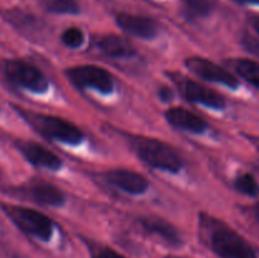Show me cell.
I'll return each mask as SVG.
<instances>
[{
    "mask_svg": "<svg viewBox=\"0 0 259 258\" xmlns=\"http://www.w3.org/2000/svg\"><path fill=\"white\" fill-rule=\"evenodd\" d=\"M95 258H125V257H123L121 254L116 253L115 250L106 248V249H103L100 253H98V255H96Z\"/></svg>",
    "mask_w": 259,
    "mask_h": 258,
    "instance_id": "44dd1931",
    "label": "cell"
},
{
    "mask_svg": "<svg viewBox=\"0 0 259 258\" xmlns=\"http://www.w3.org/2000/svg\"><path fill=\"white\" fill-rule=\"evenodd\" d=\"M254 28H255V30L258 32V34H259V18H258V19L254 20Z\"/></svg>",
    "mask_w": 259,
    "mask_h": 258,
    "instance_id": "d4e9b609",
    "label": "cell"
},
{
    "mask_svg": "<svg viewBox=\"0 0 259 258\" xmlns=\"http://www.w3.org/2000/svg\"><path fill=\"white\" fill-rule=\"evenodd\" d=\"M211 245L223 258H258L249 243L233 230H217L212 234Z\"/></svg>",
    "mask_w": 259,
    "mask_h": 258,
    "instance_id": "5b68a950",
    "label": "cell"
},
{
    "mask_svg": "<svg viewBox=\"0 0 259 258\" xmlns=\"http://www.w3.org/2000/svg\"><path fill=\"white\" fill-rule=\"evenodd\" d=\"M235 189L248 196H258L259 184L250 174H243L235 180Z\"/></svg>",
    "mask_w": 259,
    "mask_h": 258,
    "instance_id": "d6986e66",
    "label": "cell"
},
{
    "mask_svg": "<svg viewBox=\"0 0 259 258\" xmlns=\"http://www.w3.org/2000/svg\"><path fill=\"white\" fill-rule=\"evenodd\" d=\"M19 149L25 158L33 164L39 167H45V168L50 169H58L62 164L60 157L56 156L47 148H45L40 144L34 143V142H20Z\"/></svg>",
    "mask_w": 259,
    "mask_h": 258,
    "instance_id": "30bf717a",
    "label": "cell"
},
{
    "mask_svg": "<svg viewBox=\"0 0 259 258\" xmlns=\"http://www.w3.org/2000/svg\"><path fill=\"white\" fill-rule=\"evenodd\" d=\"M62 40L67 47H71V48L80 47V46L83 43L82 30L75 27L68 28V29H66L65 32H63Z\"/></svg>",
    "mask_w": 259,
    "mask_h": 258,
    "instance_id": "ffe728a7",
    "label": "cell"
},
{
    "mask_svg": "<svg viewBox=\"0 0 259 258\" xmlns=\"http://www.w3.org/2000/svg\"><path fill=\"white\" fill-rule=\"evenodd\" d=\"M30 195L37 202L50 206H60L65 202V195L51 184H38L30 189Z\"/></svg>",
    "mask_w": 259,
    "mask_h": 258,
    "instance_id": "9a60e30c",
    "label": "cell"
},
{
    "mask_svg": "<svg viewBox=\"0 0 259 258\" xmlns=\"http://www.w3.org/2000/svg\"><path fill=\"white\" fill-rule=\"evenodd\" d=\"M106 180L114 186L131 194H143L148 189V181L146 177L128 169H114L108 172Z\"/></svg>",
    "mask_w": 259,
    "mask_h": 258,
    "instance_id": "9c48e42d",
    "label": "cell"
},
{
    "mask_svg": "<svg viewBox=\"0 0 259 258\" xmlns=\"http://www.w3.org/2000/svg\"><path fill=\"white\" fill-rule=\"evenodd\" d=\"M253 211H254L255 218H257V219L259 220V202H258V204H255V206H254V209H253Z\"/></svg>",
    "mask_w": 259,
    "mask_h": 258,
    "instance_id": "cb8c5ba5",
    "label": "cell"
},
{
    "mask_svg": "<svg viewBox=\"0 0 259 258\" xmlns=\"http://www.w3.org/2000/svg\"><path fill=\"white\" fill-rule=\"evenodd\" d=\"M182 90H184V95L190 101L200 103L202 105L215 109H223L225 106V99L220 94L196 81L186 80L182 85Z\"/></svg>",
    "mask_w": 259,
    "mask_h": 258,
    "instance_id": "ba28073f",
    "label": "cell"
},
{
    "mask_svg": "<svg viewBox=\"0 0 259 258\" xmlns=\"http://www.w3.org/2000/svg\"><path fill=\"white\" fill-rule=\"evenodd\" d=\"M239 3H244V4H257L259 5V0H237Z\"/></svg>",
    "mask_w": 259,
    "mask_h": 258,
    "instance_id": "603a6c76",
    "label": "cell"
},
{
    "mask_svg": "<svg viewBox=\"0 0 259 258\" xmlns=\"http://www.w3.org/2000/svg\"><path fill=\"white\" fill-rule=\"evenodd\" d=\"M99 46L111 57H131L136 53L133 45L129 40L116 34H106L101 37Z\"/></svg>",
    "mask_w": 259,
    "mask_h": 258,
    "instance_id": "4fadbf2b",
    "label": "cell"
},
{
    "mask_svg": "<svg viewBox=\"0 0 259 258\" xmlns=\"http://www.w3.org/2000/svg\"><path fill=\"white\" fill-rule=\"evenodd\" d=\"M116 22L125 32L137 35V37L144 38V39L154 37L157 33V24L154 23V20L141 17V15L121 13L116 17Z\"/></svg>",
    "mask_w": 259,
    "mask_h": 258,
    "instance_id": "8fae6325",
    "label": "cell"
},
{
    "mask_svg": "<svg viewBox=\"0 0 259 258\" xmlns=\"http://www.w3.org/2000/svg\"><path fill=\"white\" fill-rule=\"evenodd\" d=\"M4 71L10 81L28 90L45 93L48 89L47 77L38 68L24 61H5Z\"/></svg>",
    "mask_w": 259,
    "mask_h": 258,
    "instance_id": "277c9868",
    "label": "cell"
},
{
    "mask_svg": "<svg viewBox=\"0 0 259 258\" xmlns=\"http://www.w3.org/2000/svg\"><path fill=\"white\" fill-rule=\"evenodd\" d=\"M186 65L190 70L194 71L196 75L204 77L205 80L215 81V82L223 83L232 89L238 88L239 85V81L235 78V76L209 60L201 57H191L186 61Z\"/></svg>",
    "mask_w": 259,
    "mask_h": 258,
    "instance_id": "52a82bcc",
    "label": "cell"
},
{
    "mask_svg": "<svg viewBox=\"0 0 259 258\" xmlns=\"http://www.w3.org/2000/svg\"><path fill=\"white\" fill-rule=\"evenodd\" d=\"M67 76L80 88H93L101 93H110L113 90L114 82L111 75L98 66H76L67 71Z\"/></svg>",
    "mask_w": 259,
    "mask_h": 258,
    "instance_id": "8992f818",
    "label": "cell"
},
{
    "mask_svg": "<svg viewBox=\"0 0 259 258\" xmlns=\"http://www.w3.org/2000/svg\"><path fill=\"white\" fill-rule=\"evenodd\" d=\"M211 9V0H185L184 3V12L189 18L206 17Z\"/></svg>",
    "mask_w": 259,
    "mask_h": 258,
    "instance_id": "e0dca14e",
    "label": "cell"
},
{
    "mask_svg": "<svg viewBox=\"0 0 259 258\" xmlns=\"http://www.w3.org/2000/svg\"><path fill=\"white\" fill-rule=\"evenodd\" d=\"M166 118L172 125L192 133H201L206 128V121L196 114L184 108H172L166 113Z\"/></svg>",
    "mask_w": 259,
    "mask_h": 258,
    "instance_id": "7c38bea8",
    "label": "cell"
},
{
    "mask_svg": "<svg viewBox=\"0 0 259 258\" xmlns=\"http://www.w3.org/2000/svg\"><path fill=\"white\" fill-rule=\"evenodd\" d=\"M235 70L248 82L259 88V62L252 60H239L235 62Z\"/></svg>",
    "mask_w": 259,
    "mask_h": 258,
    "instance_id": "2e32d148",
    "label": "cell"
},
{
    "mask_svg": "<svg viewBox=\"0 0 259 258\" xmlns=\"http://www.w3.org/2000/svg\"><path fill=\"white\" fill-rule=\"evenodd\" d=\"M5 211L13 222L24 232L34 235L42 240H48L52 235L53 224L50 218L33 209L17 206H4Z\"/></svg>",
    "mask_w": 259,
    "mask_h": 258,
    "instance_id": "7a4b0ae2",
    "label": "cell"
},
{
    "mask_svg": "<svg viewBox=\"0 0 259 258\" xmlns=\"http://www.w3.org/2000/svg\"><path fill=\"white\" fill-rule=\"evenodd\" d=\"M141 223L147 232L158 235V237H161L162 239H164L172 245L180 244L181 239H180L177 230L164 220L158 219V218H144V219H142Z\"/></svg>",
    "mask_w": 259,
    "mask_h": 258,
    "instance_id": "5bb4252c",
    "label": "cell"
},
{
    "mask_svg": "<svg viewBox=\"0 0 259 258\" xmlns=\"http://www.w3.org/2000/svg\"><path fill=\"white\" fill-rule=\"evenodd\" d=\"M30 121L37 128V131L45 134L46 137L66 142V143H78L83 137L82 132L75 124L62 118H57V116L38 114V115H33Z\"/></svg>",
    "mask_w": 259,
    "mask_h": 258,
    "instance_id": "3957f363",
    "label": "cell"
},
{
    "mask_svg": "<svg viewBox=\"0 0 259 258\" xmlns=\"http://www.w3.org/2000/svg\"><path fill=\"white\" fill-rule=\"evenodd\" d=\"M159 96H161L163 100H171L172 93L168 88H162L161 90H159Z\"/></svg>",
    "mask_w": 259,
    "mask_h": 258,
    "instance_id": "7402d4cb",
    "label": "cell"
},
{
    "mask_svg": "<svg viewBox=\"0 0 259 258\" xmlns=\"http://www.w3.org/2000/svg\"><path fill=\"white\" fill-rule=\"evenodd\" d=\"M137 152L146 163L163 171L177 172L182 166L181 157L168 144L157 139H141L137 144Z\"/></svg>",
    "mask_w": 259,
    "mask_h": 258,
    "instance_id": "6da1fadb",
    "label": "cell"
},
{
    "mask_svg": "<svg viewBox=\"0 0 259 258\" xmlns=\"http://www.w3.org/2000/svg\"><path fill=\"white\" fill-rule=\"evenodd\" d=\"M46 10L60 14H75L78 12V5L75 0H42Z\"/></svg>",
    "mask_w": 259,
    "mask_h": 258,
    "instance_id": "ac0fdd59",
    "label": "cell"
}]
</instances>
